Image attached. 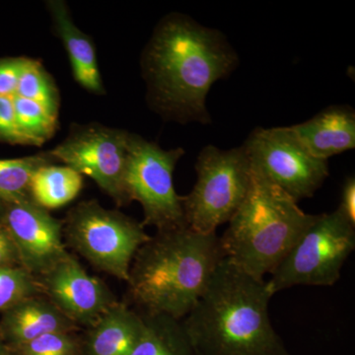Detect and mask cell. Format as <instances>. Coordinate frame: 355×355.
Returning a JSON list of instances; mask_svg holds the SVG:
<instances>
[{
    "label": "cell",
    "mask_w": 355,
    "mask_h": 355,
    "mask_svg": "<svg viewBox=\"0 0 355 355\" xmlns=\"http://www.w3.org/2000/svg\"><path fill=\"white\" fill-rule=\"evenodd\" d=\"M238 64L239 58L225 35L184 14H168L142 53L147 100L166 120L210 123V88Z\"/></svg>",
    "instance_id": "obj_1"
},
{
    "label": "cell",
    "mask_w": 355,
    "mask_h": 355,
    "mask_svg": "<svg viewBox=\"0 0 355 355\" xmlns=\"http://www.w3.org/2000/svg\"><path fill=\"white\" fill-rule=\"evenodd\" d=\"M268 282L243 272L228 259L182 321L197 355H291L275 331Z\"/></svg>",
    "instance_id": "obj_2"
},
{
    "label": "cell",
    "mask_w": 355,
    "mask_h": 355,
    "mask_svg": "<svg viewBox=\"0 0 355 355\" xmlns=\"http://www.w3.org/2000/svg\"><path fill=\"white\" fill-rule=\"evenodd\" d=\"M226 258L216 232L189 226L157 231L133 259L128 298L141 314L184 319Z\"/></svg>",
    "instance_id": "obj_3"
},
{
    "label": "cell",
    "mask_w": 355,
    "mask_h": 355,
    "mask_svg": "<svg viewBox=\"0 0 355 355\" xmlns=\"http://www.w3.org/2000/svg\"><path fill=\"white\" fill-rule=\"evenodd\" d=\"M297 203L252 167L246 198L220 237L226 259L265 280L316 219Z\"/></svg>",
    "instance_id": "obj_4"
},
{
    "label": "cell",
    "mask_w": 355,
    "mask_h": 355,
    "mask_svg": "<svg viewBox=\"0 0 355 355\" xmlns=\"http://www.w3.org/2000/svg\"><path fill=\"white\" fill-rule=\"evenodd\" d=\"M151 236L141 222L98 200H84L67 212L64 239L96 270L128 282L133 259Z\"/></svg>",
    "instance_id": "obj_5"
},
{
    "label": "cell",
    "mask_w": 355,
    "mask_h": 355,
    "mask_svg": "<svg viewBox=\"0 0 355 355\" xmlns=\"http://www.w3.org/2000/svg\"><path fill=\"white\" fill-rule=\"evenodd\" d=\"M197 183L181 197L187 225L200 233L216 232L241 207L251 184L252 165L245 147L221 150L207 146L197 163Z\"/></svg>",
    "instance_id": "obj_6"
},
{
    "label": "cell",
    "mask_w": 355,
    "mask_h": 355,
    "mask_svg": "<svg viewBox=\"0 0 355 355\" xmlns=\"http://www.w3.org/2000/svg\"><path fill=\"white\" fill-rule=\"evenodd\" d=\"M355 249V226L336 209L317 216L270 273L273 295L296 286H331Z\"/></svg>",
    "instance_id": "obj_7"
},
{
    "label": "cell",
    "mask_w": 355,
    "mask_h": 355,
    "mask_svg": "<svg viewBox=\"0 0 355 355\" xmlns=\"http://www.w3.org/2000/svg\"><path fill=\"white\" fill-rule=\"evenodd\" d=\"M184 155L181 147L164 150L139 135H128L125 191L128 202L137 200L144 210L142 225L157 231L184 227L181 196L175 191L173 174Z\"/></svg>",
    "instance_id": "obj_8"
},
{
    "label": "cell",
    "mask_w": 355,
    "mask_h": 355,
    "mask_svg": "<svg viewBox=\"0 0 355 355\" xmlns=\"http://www.w3.org/2000/svg\"><path fill=\"white\" fill-rule=\"evenodd\" d=\"M243 146L252 167L296 202L312 198L330 175L328 161L314 157L291 127L254 128Z\"/></svg>",
    "instance_id": "obj_9"
},
{
    "label": "cell",
    "mask_w": 355,
    "mask_h": 355,
    "mask_svg": "<svg viewBox=\"0 0 355 355\" xmlns=\"http://www.w3.org/2000/svg\"><path fill=\"white\" fill-rule=\"evenodd\" d=\"M130 132L99 123L72 125L69 135L50 151L57 162L89 176L118 207L128 205L125 173Z\"/></svg>",
    "instance_id": "obj_10"
},
{
    "label": "cell",
    "mask_w": 355,
    "mask_h": 355,
    "mask_svg": "<svg viewBox=\"0 0 355 355\" xmlns=\"http://www.w3.org/2000/svg\"><path fill=\"white\" fill-rule=\"evenodd\" d=\"M2 225L12 238L21 266L38 277L70 254L64 239V220L31 200L7 202Z\"/></svg>",
    "instance_id": "obj_11"
},
{
    "label": "cell",
    "mask_w": 355,
    "mask_h": 355,
    "mask_svg": "<svg viewBox=\"0 0 355 355\" xmlns=\"http://www.w3.org/2000/svg\"><path fill=\"white\" fill-rule=\"evenodd\" d=\"M37 280L44 297L79 329L92 326L119 301L111 288L89 275L71 253Z\"/></svg>",
    "instance_id": "obj_12"
},
{
    "label": "cell",
    "mask_w": 355,
    "mask_h": 355,
    "mask_svg": "<svg viewBox=\"0 0 355 355\" xmlns=\"http://www.w3.org/2000/svg\"><path fill=\"white\" fill-rule=\"evenodd\" d=\"M144 330L141 313L118 301L86 329L83 355H130Z\"/></svg>",
    "instance_id": "obj_13"
},
{
    "label": "cell",
    "mask_w": 355,
    "mask_h": 355,
    "mask_svg": "<svg viewBox=\"0 0 355 355\" xmlns=\"http://www.w3.org/2000/svg\"><path fill=\"white\" fill-rule=\"evenodd\" d=\"M291 128L308 151L322 160L355 147V112L347 105L328 107Z\"/></svg>",
    "instance_id": "obj_14"
},
{
    "label": "cell",
    "mask_w": 355,
    "mask_h": 355,
    "mask_svg": "<svg viewBox=\"0 0 355 355\" xmlns=\"http://www.w3.org/2000/svg\"><path fill=\"white\" fill-rule=\"evenodd\" d=\"M78 330L73 322L42 294L26 298L0 315V335L9 347L46 334Z\"/></svg>",
    "instance_id": "obj_15"
},
{
    "label": "cell",
    "mask_w": 355,
    "mask_h": 355,
    "mask_svg": "<svg viewBox=\"0 0 355 355\" xmlns=\"http://www.w3.org/2000/svg\"><path fill=\"white\" fill-rule=\"evenodd\" d=\"M53 27L69 53L74 79L81 87L96 95L105 93L98 67L94 43L74 24L69 7L62 0L46 2Z\"/></svg>",
    "instance_id": "obj_16"
},
{
    "label": "cell",
    "mask_w": 355,
    "mask_h": 355,
    "mask_svg": "<svg viewBox=\"0 0 355 355\" xmlns=\"http://www.w3.org/2000/svg\"><path fill=\"white\" fill-rule=\"evenodd\" d=\"M84 187V178L69 166L44 165L31 178L29 198L48 210L58 209L73 202Z\"/></svg>",
    "instance_id": "obj_17"
},
{
    "label": "cell",
    "mask_w": 355,
    "mask_h": 355,
    "mask_svg": "<svg viewBox=\"0 0 355 355\" xmlns=\"http://www.w3.org/2000/svg\"><path fill=\"white\" fill-rule=\"evenodd\" d=\"M144 330L130 355H197L181 320L142 314Z\"/></svg>",
    "instance_id": "obj_18"
},
{
    "label": "cell",
    "mask_w": 355,
    "mask_h": 355,
    "mask_svg": "<svg viewBox=\"0 0 355 355\" xmlns=\"http://www.w3.org/2000/svg\"><path fill=\"white\" fill-rule=\"evenodd\" d=\"M55 163L50 151L27 157L0 159V200L7 203L30 200L29 186L33 175L39 168Z\"/></svg>",
    "instance_id": "obj_19"
},
{
    "label": "cell",
    "mask_w": 355,
    "mask_h": 355,
    "mask_svg": "<svg viewBox=\"0 0 355 355\" xmlns=\"http://www.w3.org/2000/svg\"><path fill=\"white\" fill-rule=\"evenodd\" d=\"M16 125L24 146H41L57 132L58 116L43 105L17 95L12 96Z\"/></svg>",
    "instance_id": "obj_20"
},
{
    "label": "cell",
    "mask_w": 355,
    "mask_h": 355,
    "mask_svg": "<svg viewBox=\"0 0 355 355\" xmlns=\"http://www.w3.org/2000/svg\"><path fill=\"white\" fill-rule=\"evenodd\" d=\"M43 105L53 116H58L60 93L53 77L43 64L34 58H25L15 94Z\"/></svg>",
    "instance_id": "obj_21"
},
{
    "label": "cell",
    "mask_w": 355,
    "mask_h": 355,
    "mask_svg": "<svg viewBox=\"0 0 355 355\" xmlns=\"http://www.w3.org/2000/svg\"><path fill=\"white\" fill-rule=\"evenodd\" d=\"M9 347L12 355H83V336L77 331L46 334Z\"/></svg>",
    "instance_id": "obj_22"
},
{
    "label": "cell",
    "mask_w": 355,
    "mask_h": 355,
    "mask_svg": "<svg viewBox=\"0 0 355 355\" xmlns=\"http://www.w3.org/2000/svg\"><path fill=\"white\" fill-rule=\"evenodd\" d=\"M41 294L37 277L23 266L0 268V315L24 299Z\"/></svg>",
    "instance_id": "obj_23"
},
{
    "label": "cell",
    "mask_w": 355,
    "mask_h": 355,
    "mask_svg": "<svg viewBox=\"0 0 355 355\" xmlns=\"http://www.w3.org/2000/svg\"><path fill=\"white\" fill-rule=\"evenodd\" d=\"M0 142L11 146H24L16 125L12 97L0 96Z\"/></svg>",
    "instance_id": "obj_24"
},
{
    "label": "cell",
    "mask_w": 355,
    "mask_h": 355,
    "mask_svg": "<svg viewBox=\"0 0 355 355\" xmlns=\"http://www.w3.org/2000/svg\"><path fill=\"white\" fill-rule=\"evenodd\" d=\"M25 57L0 58V96L12 97L17 89L18 81Z\"/></svg>",
    "instance_id": "obj_25"
},
{
    "label": "cell",
    "mask_w": 355,
    "mask_h": 355,
    "mask_svg": "<svg viewBox=\"0 0 355 355\" xmlns=\"http://www.w3.org/2000/svg\"><path fill=\"white\" fill-rule=\"evenodd\" d=\"M21 266L19 253L7 229L0 224V268Z\"/></svg>",
    "instance_id": "obj_26"
},
{
    "label": "cell",
    "mask_w": 355,
    "mask_h": 355,
    "mask_svg": "<svg viewBox=\"0 0 355 355\" xmlns=\"http://www.w3.org/2000/svg\"><path fill=\"white\" fill-rule=\"evenodd\" d=\"M338 211L355 226V179L349 177L345 179L343 184L340 203L338 205Z\"/></svg>",
    "instance_id": "obj_27"
},
{
    "label": "cell",
    "mask_w": 355,
    "mask_h": 355,
    "mask_svg": "<svg viewBox=\"0 0 355 355\" xmlns=\"http://www.w3.org/2000/svg\"><path fill=\"white\" fill-rule=\"evenodd\" d=\"M0 355H12L10 347L4 342L1 335H0Z\"/></svg>",
    "instance_id": "obj_28"
},
{
    "label": "cell",
    "mask_w": 355,
    "mask_h": 355,
    "mask_svg": "<svg viewBox=\"0 0 355 355\" xmlns=\"http://www.w3.org/2000/svg\"><path fill=\"white\" fill-rule=\"evenodd\" d=\"M4 209H6V202L0 200V224L2 223V218H3Z\"/></svg>",
    "instance_id": "obj_29"
}]
</instances>
